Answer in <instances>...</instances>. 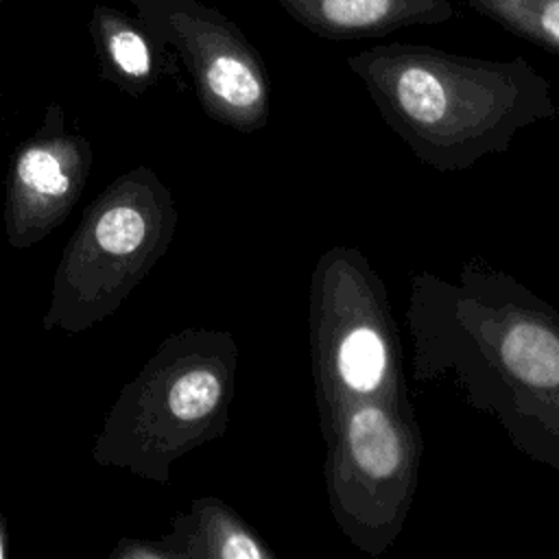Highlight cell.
Segmentation results:
<instances>
[{
	"instance_id": "obj_1",
	"label": "cell",
	"mask_w": 559,
	"mask_h": 559,
	"mask_svg": "<svg viewBox=\"0 0 559 559\" xmlns=\"http://www.w3.org/2000/svg\"><path fill=\"white\" fill-rule=\"evenodd\" d=\"M406 325L415 384H448L518 454L559 472V312L546 299L472 258L454 277H411Z\"/></svg>"
},
{
	"instance_id": "obj_2",
	"label": "cell",
	"mask_w": 559,
	"mask_h": 559,
	"mask_svg": "<svg viewBox=\"0 0 559 559\" xmlns=\"http://www.w3.org/2000/svg\"><path fill=\"white\" fill-rule=\"evenodd\" d=\"M384 124L424 166L463 173L559 116L550 81L524 57L478 59L426 44H378L347 57Z\"/></svg>"
},
{
	"instance_id": "obj_3",
	"label": "cell",
	"mask_w": 559,
	"mask_h": 559,
	"mask_svg": "<svg viewBox=\"0 0 559 559\" xmlns=\"http://www.w3.org/2000/svg\"><path fill=\"white\" fill-rule=\"evenodd\" d=\"M238 343L227 330L168 334L122 384L92 445V461L168 485L173 463L223 437L236 395Z\"/></svg>"
},
{
	"instance_id": "obj_4",
	"label": "cell",
	"mask_w": 559,
	"mask_h": 559,
	"mask_svg": "<svg viewBox=\"0 0 559 559\" xmlns=\"http://www.w3.org/2000/svg\"><path fill=\"white\" fill-rule=\"evenodd\" d=\"M177 221L175 197L153 168L118 175L63 247L41 328L81 334L109 319L170 249Z\"/></svg>"
},
{
	"instance_id": "obj_5",
	"label": "cell",
	"mask_w": 559,
	"mask_h": 559,
	"mask_svg": "<svg viewBox=\"0 0 559 559\" xmlns=\"http://www.w3.org/2000/svg\"><path fill=\"white\" fill-rule=\"evenodd\" d=\"M317 415L330 513L376 559L400 537L419 485L424 439L408 391L352 397Z\"/></svg>"
},
{
	"instance_id": "obj_6",
	"label": "cell",
	"mask_w": 559,
	"mask_h": 559,
	"mask_svg": "<svg viewBox=\"0 0 559 559\" xmlns=\"http://www.w3.org/2000/svg\"><path fill=\"white\" fill-rule=\"evenodd\" d=\"M308 345L317 413L352 397L406 391L389 295L360 249L332 245L314 262Z\"/></svg>"
},
{
	"instance_id": "obj_7",
	"label": "cell",
	"mask_w": 559,
	"mask_h": 559,
	"mask_svg": "<svg viewBox=\"0 0 559 559\" xmlns=\"http://www.w3.org/2000/svg\"><path fill=\"white\" fill-rule=\"evenodd\" d=\"M135 15L190 74L205 116L240 133L269 124L271 83L240 26L199 0H129Z\"/></svg>"
},
{
	"instance_id": "obj_8",
	"label": "cell",
	"mask_w": 559,
	"mask_h": 559,
	"mask_svg": "<svg viewBox=\"0 0 559 559\" xmlns=\"http://www.w3.org/2000/svg\"><path fill=\"white\" fill-rule=\"evenodd\" d=\"M94 151L68 127L59 103H48L39 127L11 153L4 181V234L13 249H28L55 231L81 199Z\"/></svg>"
},
{
	"instance_id": "obj_9",
	"label": "cell",
	"mask_w": 559,
	"mask_h": 559,
	"mask_svg": "<svg viewBox=\"0 0 559 559\" xmlns=\"http://www.w3.org/2000/svg\"><path fill=\"white\" fill-rule=\"evenodd\" d=\"M317 37L347 41L384 37L408 26H437L454 17L450 0H275Z\"/></svg>"
},
{
	"instance_id": "obj_10",
	"label": "cell",
	"mask_w": 559,
	"mask_h": 559,
	"mask_svg": "<svg viewBox=\"0 0 559 559\" xmlns=\"http://www.w3.org/2000/svg\"><path fill=\"white\" fill-rule=\"evenodd\" d=\"M87 31L103 79L131 98L144 96L170 70L168 48L135 13L96 4Z\"/></svg>"
},
{
	"instance_id": "obj_11",
	"label": "cell",
	"mask_w": 559,
	"mask_h": 559,
	"mask_svg": "<svg viewBox=\"0 0 559 559\" xmlns=\"http://www.w3.org/2000/svg\"><path fill=\"white\" fill-rule=\"evenodd\" d=\"M159 537L173 559H275L253 526L216 496L194 498Z\"/></svg>"
},
{
	"instance_id": "obj_12",
	"label": "cell",
	"mask_w": 559,
	"mask_h": 559,
	"mask_svg": "<svg viewBox=\"0 0 559 559\" xmlns=\"http://www.w3.org/2000/svg\"><path fill=\"white\" fill-rule=\"evenodd\" d=\"M504 31L559 57V0H465Z\"/></svg>"
},
{
	"instance_id": "obj_13",
	"label": "cell",
	"mask_w": 559,
	"mask_h": 559,
	"mask_svg": "<svg viewBox=\"0 0 559 559\" xmlns=\"http://www.w3.org/2000/svg\"><path fill=\"white\" fill-rule=\"evenodd\" d=\"M107 559H173V552L162 544V539L120 537Z\"/></svg>"
},
{
	"instance_id": "obj_14",
	"label": "cell",
	"mask_w": 559,
	"mask_h": 559,
	"mask_svg": "<svg viewBox=\"0 0 559 559\" xmlns=\"http://www.w3.org/2000/svg\"><path fill=\"white\" fill-rule=\"evenodd\" d=\"M9 555V531H7V518L0 511V559Z\"/></svg>"
},
{
	"instance_id": "obj_15",
	"label": "cell",
	"mask_w": 559,
	"mask_h": 559,
	"mask_svg": "<svg viewBox=\"0 0 559 559\" xmlns=\"http://www.w3.org/2000/svg\"><path fill=\"white\" fill-rule=\"evenodd\" d=\"M4 2H7V0H0V9H2V4H4Z\"/></svg>"
},
{
	"instance_id": "obj_16",
	"label": "cell",
	"mask_w": 559,
	"mask_h": 559,
	"mask_svg": "<svg viewBox=\"0 0 559 559\" xmlns=\"http://www.w3.org/2000/svg\"><path fill=\"white\" fill-rule=\"evenodd\" d=\"M0 103H2V90H0Z\"/></svg>"
}]
</instances>
